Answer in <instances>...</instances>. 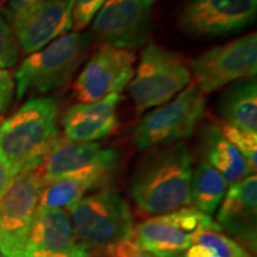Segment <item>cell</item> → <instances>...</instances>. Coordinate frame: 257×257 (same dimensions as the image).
I'll return each instance as SVG.
<instances>
[{"label": "cell", "instance_id": "30", "mask_svg": "<svg viewBox=\"0 0 257 257\" xmlns=\"http://www.w3.org/2000/svg\"><path fill=\"white\" fill-rule=\"evenodd\" d=\"M12 178H14V175H12L11 169L6 165L5 161L0 157V197L9 186Z\"/></svg>", "mask_w": 257, "mask_h": 257}, {"label": "cell", "instance_id": "5", "mask_svg": "<svg viewBox=\"0 0 257 257\" xmlns=\"http://www.w3.org/2000/svg\"><path fill=\"white\" fill-rule=\"evenodd\" d=\"M191 81V69L184 57L159 44L150 43L141 54L128 93L138 113L165 105Z\"/></svg>", "mask_w": 257, "mask_h": 257}, {"label": "cell", "instance_id": "21", "mask_svg": "<svg viewBox=\"0 0 257 257\" xmlns=\"http://www.w3.org/2000/svg\"><path fill=\"white\" fill-rule=\"evenodd\" d=\"M226 187L227 184L223 175L206 161H201L192 173L191 205L212 216L219 207Z\"/></svg>", "mask_w": 257, "mask_h": 257}, {"label": "cell", "instance_id": "23", "mask_svg": "<svg viewBox=\"0 0 257 257\" xmlns=\"http://www.w3.org/2000/svg\"><path fill=\"white\" fill-rule=\"evenodd\" d=\"M220 131L224 137L238 149L255 174L257 168V134L248 133L224 123L220 125Z\"/></svg>", "mask_w": 257, "mask_h": 257}, {"label": "cell", "instance_id": "33", "mask_svg": "<svg viewBox=\"0 0 257 257\" xmlns=\"http://www.w3.org/2000/svg\"><path fill=\"white\" fill-rule=\"evenodd\" d=\"M172 257H180V256H172Z\"/></svg>", "mask_w": 257, "mask_h": 257}, {"label": "cell", "instance_id": "26", "mask_svg": "<svg viewBox=\"0 0 257 257\" xmlns=\"http://www.w3.org/2000/svg\"><path fill=\"white\" fill-rule=\"evenodd\" d=\"M108 257H154L149 252L144 251L133 237L121 239L119 242L112 244L104 251Z\"/></svg>", "mask_w": 257, "mask_h": 257}, {"label": "cell", "instance_id": "14", "mask_svg": "<svg viewBox=\"0 0 257 257\" xmlns=\"http://www.w3.org/2000/svg\"><path fill=\"white\" fill-rule=\"evenodd\" d=\"M74 0H41L9 17L19 48L36 53L73 29Z\"/></svg>", "mask_w": 257, "mask_h": 257}, {"label": "cell", "instance_id": "31", "mask_svg": "<svg viewBox=\"0 0 257 257\" xmlns=\"http://www.w3.org/2000/svg\"><path fill=\"white\" fill-rule=\"evenodd\" d=\"M32 257H93V253L82 246L76 251L70 253H40L36 252L32 255Z\"/></svg>", "mask_w": 257, "mask_h": 257}, {"label": "cell", "instance_id": "15", "mask_svg": "<svg viewBox=\"0 0 257 257\" xmlns=\"http://www.w3.org/2000/svg\"><path fill=\"white\" fill-rule=\"evenodd\" d=\"M217 223L246 249L256 250L257 178L251 174L230 185L219 205Z\"/></svg>", "mask_w": 257, "mask_h": 257}, {"label": "cell", "instance_id": "17", "mask_svg": "<svg viewBox=\"0 0 257 257\" xmlns=\"http://www.w3.org/2000/svg\"><path fill=\"white\" fill-rule=\"evenodd\" d=\"M80 248L68 210L37 207L28 232L31 257L36 252L70 253Z\"/></svg>", "mask_w": 257, "mask_h": 257}, {"label": "cell", "instance_id": "19", "mask_svg": "<svg viewBox=\"0 0 257 257\" xmlns=\"http://www.w3.org/2000/svg\"><path fill=\"white\" fill-rule=\"evenodd\" d=\"M218 113L224 124L257 134V83L255 78L233 82L221 94Z\"/></svg>", "mask_w": 257, "mask_h": 257}, {"label": "cell", "instance_id": "34", "mask_svg": "<svg viewBox=\"0 0 257 257\" xmlns=\"http://www.w3.org/2000/svg\"><path fill=\"white\" fill-rule=\"evenodd\" d=\"M0 257H3V256H2V255H0Z\"/></svg>", "mask_w": 257, "mask_h": 257}, {"label": "cell", "instance_id": "8", "mask_svg": "<svg viewBox=\"0 0 257 257\" xmlns=\"http://www.w3.org/2000/svg\"><path fill=\"white\" fill-rule=\"evenodd\" d=\"M205 230L221 227L211 216L188 206L141 221L134 226L133 238L154 257H172L185 252Z\"/></svg>", "mask_w": 257, "mask_h": 257}, {"label": "cell", "instance_id": "6", "mask_svg": "<svg viewBox=\"0 0 257 257\" xmlns=\"http://www.w3.org/2000/svg\"><path fill=\"white\" fill-rule=\"evenodd\" d=\"M206 100L194 83L178 95L147 113L131 130L135 147L141 152L154 147L168 146L191 138L205 113Z\"/></svg>", "mask_w": 257, "mask_h": 257}, {"label": "cell", "instance_id": "4", "mask_svg": "<svg viewBox=\"0 0 257 257\" xmlns=\"http://www.w3.org/2000/svg\"><path fill=\"white\" fill-rule=\"evenodd\" d=\"M76 239L93 255L134 232V218L127 201L117 191L101 188L83 197L69 208Z\"/></svg>", "mask_w": 257, "mask_h": 257}, {"label": "cell", "instance_id": "18", "mask_svg": "<svg viewBox=\"0 0 257 257\" xmlns=\"http://www.w3.org/2000/svg\"><path fill=\"white\" fill-rule=\"evenodd\" d=\"M200 149L204 161L223 175L227 185L253 174L238 149L221 134L219 125L210 124L202 130Z\"/></svg>", "mask_w": 257, "mask_h": 257}, {"label": "cell", "instance_id": "2", "mask_svg": "<svg viewBox=\"0 0 257 257\" xmlns=\"http://www.w3.org/2000/svg\"><path fill=\"white\" fill-rule=\"evenodd\" d=\"M59 101L55 96H35L0 126V157L12 175L37 168L60 138Z\"/></svg>", "mask_w": 257, "mask_h": 257}, {"label": "cell", "instance_id": "10", "mask_svg": "<svg viewBox=\"0 0 257 257\" xmlns=\"http://www.w3.org/2000/svg\"><path fill=\"white\" fill-rule=\"evenodd\" d=\"M194 85L202 94L231 82L255 78L257 36L255 32L205 51L191 63Z\"/></svg>", "mask_w": 257, "mask_h": 257}, {"label": "cell", "instance_id": "22", "mask_svg": "<svg viewBox=\"0 0 257 257\" xmlns=\"http://www.w3.org/2000/svg\"><path fill=\"white\" fill-rule=\"evenodd\" d=\"M194 243L211 249L219 257H253L249 249L221 230L201 231L195 236Z\"/></svg>", "mask_w": 257, "mask_h": 257}, {"label": "cell", "instance_id": "13", "mask_svg": "<svg viewBox=\"0 0 257 257\" xmlns=\"http://www.w3.org/2000/svg\"><path fill=\"white\" fill-rule=\"evenodd\" d=\"M156 0H106L95 15L92 29L104 43L135 50L147 43L152 32Z\"/></svg>", "mask_w": 257, "mask_h": 257}, {"label": "cell", "instance_id": "7", "mask_svg": "<svg viewBox=\"0 0 257 257\" xmlns=\"http://www.w3.org/2000/svg\"><path fill=\"white\" fill-rule=\"evenodd\" d=\"M43 182L37 168H27L11 179L0 197V255L31 257L28 232L38 207Z\"/></svg>", "mask_w": 257, "mask_h": 257}, {"label": "cell", "instance_id": "16", "mask_svg": "<svg viewBox=\"0 0 257 257\" xmlns=\"http://www.w3.org/2000/svg\"><path fill=\"white\" fill-rule=\"evenodd\" d=\"M117 93L94 102H79L64 112L62 126L64 138L73 142L89 143L110 136L118 126Z\"/></svg>", "mask_w": 257, "mask_h": 257}, {"label": "cell", "instance_id": "29", "mask_svg": "<svg viewBox=\"0 0 257 257\" xmlns=\"http://www.w3.org/2000/svg\"><path fill=\"white\" fill-rule=\"evenodd\" d=\"M184 257H219L212 251L211 249L206 246L201 245V244H192L189 248L185 251Z\"/></svg>", "mask_w": 257, "mask_h": 257}, {"label": "cell", "instance_id": "27", "mask_svg": "<svg viewBox=\"0 0 257 257\" xmlns=\"http://www.w3.org/2000/svg\"><path fill=\"white\" fill-rule=\"evenodd\" d=\"M16 82L10 70L0 68V114L5 113L12 104Z\"/></svg>", "mask_w": 257, "mask_h": 257}, {"label": "cell", "instance_id": "28", "mask_svg": "<svg viewBox=\"0 0 257 257\" xmlns=\"http://www.w3.org/2000/svg\"><path fill=\"white\" fill-rule=\"evenodd\" d=\"M38 2H41V0H6V4H8L6 15H8V17H11L12 15L17 14V12L36 4Z\"/></svg>", "mask_w": 257, "mask_h": 257}, {"label": "cell", "instance_id": "11", "mask_svg": "<svg viewBox=\"0 0 257 257\" xmlns=\"http://www.w3.org/2000/svg\"><path fill=\"white\" fill-rule=\"evenodd\" d=\"M256 15L257 0H186L178 24L192 36L217 38L243 31Z\"/></svg>", "mask_w": 257, "mask_h": 257}, {"label": "cell", "instance_id": "3", "mask_svg": "<svg viewBox=\"0 0 257 257\" xmlns=\"http://www.w3.org/2000/svg\"><path fill=\"white\" fill-rule=\"evenodd\" d=\"M92 43L93 35L74 31L30 54L14 76L18 100L29 92L44 94L66 85L85 60Z\"/></svg>", "mask_w": 257, "mask_h": 257}, {"label": "cell", "instance_id": "1", "mask_svg": "<svg viewBox=\"0 0 257 257\" xmlns=\"http://www.w3.org/2000/svg\"><path fill=\"white\" fill-rule=\"evenodd\" d=\"M192 173V155L184 143L144 150L130 178L131 199L149 216L191 206Z\"/></svg>", "mask_w": 257, "mask_h": 257}, {"label": "cell", "instance_id": "12", "mask_svg": "<svg viewBox=\"0 0 257 257\" xmlns=\"http://www.w3.org/2000/svg\"><path fill=\"white\" fill-rule=\"evenodd\" d=\"M136 54L102 43L73 83V95L79 102H94L110 94H119L134 78Z\"/></svg>", "mask_w": 257, "mask_h": 257}, {"label": "cell", "instance_id": "32", "mask_svg": "<svg viewBox=\"0 0 257 257\" xmlns=\"http://www.w3.org/2000/svg\"><path fill=\"white\" fill-rule=\"evenodd\" d=\"M2 3H3V0H0V5H2Z\"/></svg>", "mask_w": 257, "mask_h": 257}, {"label": "cell", "instance_id": "9", "mask_svg": "<svg viewBox=\"0 0 257 257\" xmlns=\"http://www.w3.org/2000/svg\"><path fill=\"white\" fill-rule=\"evenodd\" d=\"M120 152L100 143L73 142L60 137L37 167L43 186L61 179L96 176L111 181L120 165Z\"/></svg>", "mask_w": 257, "mask_h": 257}, {"label": "cell", "instance_id": "20", "mask_svg": "<svg viewBox=\"0 0 257 257\" xmlns=\"http://www.w3.org/2000/svg\"><path fill=\"white\" fill-rule=\"evenodd\" d=\"M107 184V180L96 176H76L57 180L43 186L38 207L69 210L83 197L88 195V193L105 188Z\"/></svg>", "mask_w": 257, "mask_h": 257}, {"label": "cell", "instance_id": "24", "mask_svg": "<svg viewBox=\"0 0 257 257\" xmlns=\"http://www.w3.org/2000/svg\"><path fill=\"white\" fill-rule=\"evenodd\" d=\"M21 48L9 22L0 15V68L14 67L19 60Z\"/></svg>", "mask_w": 257, "mask_h": 257}, {"label": "cell", "instance_id": "25", "mask_svg": "<svg viewBox=\"0 0 257 257\" xmlns=\"http://www.w3.org/2000/svg\"><path fill=\"white\" fill-rule=\"evenodd\" d=\"M105 3L106 0H74L73 30L81 31L87 27Z\"/></svg>", "mask_w": 257, "mask_h": 257}]
</instances>
